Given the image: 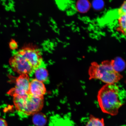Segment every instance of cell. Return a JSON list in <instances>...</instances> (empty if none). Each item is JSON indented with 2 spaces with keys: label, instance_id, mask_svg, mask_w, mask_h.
<instances>
[{
  "label": "cell",
  "instance_id": "obj_1",
  "mask_svg": "<svg viewBox=\"0 0 126 126\" xmlns=\"http://www.w3.org/2000/svg\"><path fill=\"white\" fill-rule=\"evenodd\" d=\"M43 61L42 53L35 45L30 44L20 49L10 58L9 63L15 72L29 75L40 67Z\"/></svg>",
  "mask_w": 126,
  "mask_h": 126
},
{
  "label": "cell",
  "instance_id": "obj_2",
  "mask_svg": "<svg viewBox=\"0 0 126 126\" xmlns=\"http://www.w3.org/2000/svg\"><path fill=\"white\" fill-rule=\"evenodd\" d=\"M99 106L103 112L115 116L122 106L119 89L115 84H106L98 91L97 95Z\"/></svg>",
  "mask_w": 126,
  "mask_h": 126
},
{
  "label": "cell",
  "instance_id": "obj_3",
  "mask_svg": "<svg viewBox=\"0 0 126 126\" xmlns=\"http://www.w3.org/2000/svg\"><path fill=\"white\" fill-rule=\"evenodd\" d=\"M89 74V79L100 80L106 84H115L123 78L120 73L114 70L111 61H104L100 64L91 63Z\"/></svg>",
  "mask_w": 126,
  "mask_h": 126
},
{
  "label": "cell",
  "instance_id": "obj_4",
  "mask_svg": "<svg viewBox=\"0 0 126 126\" xmlns=\"http://www.w3.org/2000/svg\"><path fill=\"white\" fill-rule=\"evenodd\" d=\"M13 97L16 109L25 115H33L39 112L43 108L44 97H35L29 93Z\"/></svg>",
  "mask_w": 126,
  "mask_h": 126
},
{
  "label": "cell",
  "instance_id": "obj_5",
  "mask_svg": "<svg viewBox=\"0 0 126 126\" xmlns=\"http://www.w3.org/2000/svg\"><path fill=\"white\" fill-rule=\"evenodd\" d=\"M30 82L28 75H20L16 80L15 87L10 89L8 94L13 97L29 93Z\"/></svg>",
  "mask_w": 126,
  "mask_h": 126
},
{
  "label": "cell",
  "instance_id": "obj_6",
  "mask_svg": "<svg viewBox=\"0 0 126 126\" xmlns=\"http://www.w3.org/2000/svg\"><path fill=\"white\" fill-rule=\"evenodd\" d=\"M46 88L43 82L36 79L30 82L29 93L34 96L44 97L46 93Z\"/></svg>",
  "mask_w": 126,
  "mask_h": 126
},
{
  "label": "cell",
  "instance_id": "obj_7",
  "mask_svg": "<svg viewBox=\"0 0 126 126\" xmlns=\"http://www.w3.org/2000/svg\"><path fill=\"white\" fill-rule=\"evenodd\" d=\"M116 31L126 36V14L118 17Z\"/></svg>",
  "mask_w": 126,
  "mask_h": 126
},
{
  "label": "cell",
  "instance_id": "obj_8",
  "mask_svg": "<svg viewBox=\"0 0 126 126\" xmlns=\"http://www.w3.org/2000/svg\"><path fill=\"white\" fill-rule=\"evenodd\" d=\"M32 122L36 126H44L47 124V118L45 114L39 112L33 115Z\"/></svg>",
  "mask_w": 126,
  "mask_h": 126
},
{
  "label": "cell",
  "instance_id": "obj_9",
  "mask_svg": "<svg viewBox=\"0 0 126 126\" xmlns=\"http://www.w3.org/2000/svg\"><path fill=\"white\" fill-rule=\"evenodd\" d=\"M36 79L43 82L47 80L48 75V71L45 68L39 67L34 71Z\"/></svg>",
  "mask_w": 126,
  "mask_h": 126
},
{
  "label": "cell",
  "instance_id": "obj_10",
  "mask_svg": "<svg viewBox=\"0 0 126 126\" xmlns=\"http://www.w3.org/2000/svg\"><path fill=\"white\" fill-rule=\"evenodd\" d=\"M86 126H105L103 119H100L91 115Z\"/></svg>",
  "mask_w": 126,
  "mask_h": 126
},
{
  "label": "cell",
  "instance_id": "obj_11",
  "mask_svg": "<svg viewBox=\"0 0 126 126\" xmlns=\"http://www.w3.org/2000/svg\"><path fill=\"white\" fill-rule=\"evenodd\" d=\"M113 68L114 70L119 73L125 69L126 64L123 61L120 59L111 61Z\"/></svg>",
  "mask_w": 126,
  "mask_h": 126
},
{
  "label": "cell",
  "instance_id": "obj_12",
  "mask_svg": "<svg viewBox=\"0 0 126 126\" xmlns=\"http://www.w3.org/2000/svg\"><path fill=\"white\" fill-rule=\"evenodd\" d=\"M117 13L118 16L126 14V1H124L122 5L118 9Z\"/></svg>",
  "mask_w": 126,
  "mask_h": 126
},
{
  "label": "cell",
  "instance_id": "obj_13",
  "mask_svg": "<svg viewBox=\"0 0 126 126\" xmlns=\"http://www.w3.org/2000/svg\"><path fill=\"white\" fill-rule=\"evenodd\" d=\"M10 47H12V49H15L18 47V44L15 40L12 41L10 44Z\"/></svg>",
  "mask_w": 126,
  "mask_h": 126
},
{
  "label": "cell",
  "instance_id": "obj_14",
  "mask_svg": "<svg viewBox=\"0 0 126 126\" xmlns=\"http://www.w3.org/2000/svg\"><path fill=\"white\" fill-rule=\"evenodd\" d=\"M0 126H8L7 122L5 119L0 118Z\"/></svg>",
  "mask_w": 126,
  "mask_h": 126
},
{
  "label": "cell",
  "instance_id": "obj_15",
  "mask_svg": "<svg viewBox=\"0 0 126 126\" xmlns=\"http://www.w3.org/2000/svg\"></svg>",
  "mask_w": 126,
  "mask_h": 126
}]
</instances>
